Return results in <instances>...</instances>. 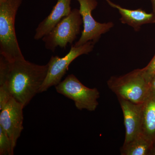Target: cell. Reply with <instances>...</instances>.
<instances>
[{
  "label": "cell",
  "instance_id": "6da1fadb",
  "mask_svg": "<svg viewBox=\"0 0 155 155\" xmlns=\"http://www.w3.org/2000/svg\"><path fill=\"white\" fill-rule=\"evenodd\" d=\"M47 64L40 65L25 60L9 62L0 56V85L24 108L37 94L46 77Z\"/></svg>",
  "mask_w": 155,
  "mask_h": 155
},
{
  "label": "cell",
  "instance_id": "7a4b0ae2",
  "mask_svg": "<svg viewBox=\"0 0 155 155\" xmlns=\"http://www.w3.org/2000/svg\"><path fill=\"white\" fill-rule=\"evenodd\" d=\"M22 0H0V54L9 62L25 60L15 28L17 12Z\"/></svg>",
  "mask_w": 155,
  "mask_h": 155
},
{
  "label": "cell",
  "instance_id": "3957f363",
  "mask_svg": "<svg viewBox=\"0 0 155 155\" xmlns=\"http://www.w3.org/2000/svg\"><path fill=\"white\" fill-rule=\"evenodd\" d=\"M107 85L118 98L137 104L144 102L150 92L149 83L143 69H134L122 76H112Z\"/></svg>",
  "mask_w": 155,
  "mask_h": 155
},
{
  "label": "cell",
  "instance_id": "277c9868",
  "mask_svg": "<svg viewBox=\"0 0 155 155\" xmlns=\"http://www.w3.org/2000/svg\"><path fill=\"white\" fill-rule=\"evenodd\" d=\"M82 23L79 9H73L68 16L61 19L49 33L42 38L46 49L54 52L58 47L65 49L68 44H72L80 33Z\"/></svg>",
  "mask_w": 155,
  "mask_h": 155
},
{
  "label": "cell",
  "instance_id": "5b68a950",
  "mask_svg": "<svg viewBox=\"0 0 155 155\" xmlns=\"http://www.w3.org/2000/svg\"><path fill=\"white\" fill-rule=\"evenodd\" d=\"M55 88L58 93L72 100L80 110L94 111L98 106L100 92L97 89L87 87L73 74L68 75Z\"/></svg>",
  "mask_w": 155,
  "mask_h": 155
},
{
  "label": "cell",
  "instance_id": "8992f818",
  "mask_svg": "<svg viewBox=\"0 0 155 155\" xmlns=\"http://www.w3.org/2000/svg\"><path fill=\"white\" fill-rule=\"evenodd\" d=\"M95 44L93 41H90L79 46H72L69 53L62 58L58 56H52L48 63L47 74L39 93L47 91L51 87L59 84L72 61L81 55L88 54L91 52Z\"/></svg>",
  "mask_w": 155,
  "mask_h": 155
},
{
  "label": "cell",
  "instance_id": "52a82bcc",
  "mask_svg": "<svg viewBox=\"0 0 155 155\" xmlns=\"http://www.w3.org/2000/svg\"><path fill=\"white\" fill-rule=\"evenodd\" d=\"M79 3V12L83 23V30L81 36L74 46L82 45L87 42L95 43L98 41L101 35L107 33L114 26V23L110 22L100 23L93 17L92 12L97 6L96 0H76Z\"/></svg>",
  "mask_w": 155,
  "mask_h": 155
},
{
  "label": "cell",
  "instance_id": "ba28073f",
  "mask_svg": "<svg viewBox=\"0 0 155 155\" xmlns=\"http://www.w3.org/2000/svg\"><path fill=\"white\" fill-rule=\"evenodd\" d=\"M23 108L12 97L0 113V127L11 139L14 148L23 129Z\"/></svg>",
  "mask_w": 155,
  "mask_h": 155
},
{
  "label": "cell",
  "instance_id": "9c48e42d",
  "mask_svg": "<svg viewBox=\"0 0 155 155\" xmlns=\"http://www.w3.org/2000/svg\"><path fill=\"white\" fill-rule=\"evenodd\" d=\"M124 117L125 128L124 143H127L141 132L143 104H137L118 98Z\"/></svg>",
  "mask_w": 155,
  "mask_h": 155
},
{
  "label": "cell",
  "instance_id": "30bf717a",
  "mask_svg": "<svg viewBox=\"0 0 155 155\" xmlns=\"http://www.w3.org/2000/svg\"><path fill=\"white\" fill-rule=\"evenodd\" d=\"M72 0H58L49 15L39 23L35 30L34 39H42L48 34L58 22L71 12Z\"/></svg>",
  "mask_w": 155,
  "mask_h": 155
},
{
  "label": "cell",
  "instance_id": "8fae6325",
  "mask_svg": "<svg viewBox=\"0 0 155 155\" xmlns=\"http://www.w3.org/2000/svg\"><path fill=\"white\" fill-rule=\"evenodd\" d=\"M105 1L109 5L118 10L121 16V22L131 26L135 31L140 30L143 25L155 22V15L153 13H147L141 8L136 10L125 8L110 0Z\"/></svg>",
  "mask_w": 155,
  "mask_h": 155
},
{
  "label": "cell",
  "instance_id": "7c38bea8",
  "mask_svg": "<svg viewBox=\"0 0 155 155\" xmlns=\"http://www.w3.org/2000/svg\"><path fill=\"white\" fill-rule=\"evenodd\" d=\"M141 132L152 142L155 143V91L149 93L143 103Z\"/></svg>",
  "mask_w": 155,
  "mask_h": 155
},
{
  "label": "cell",
  "instance_id": "4fadbf2b",
  "mask_svg": "<svg viewBox=\"0 0 155 155\" xmlns=\"http://www.w3.org/2000/svg\"><path fill=\"white\" fill-rule=\"evenodd\" d=\"M153 143L142 132L127 143L121 149L122 155H150Z\"/></svg>",
  "mask_w": 155,
  "mask_h": 155
},
{
  "label": "cell",
  "instance_id": "5bb4252c",
  "mask_svg": "<svg viewBox=\"0 0 155 155\" xmlns=\"http://www.w3.org/2000/svg\"><path fill=\"white\" fill-rule=\"evenodd\" d=\"M14 150L11 139L2 128L0 127V155H14Z\"/></svg>",
  "mask_w": 155,
  "mask_h": 155
},
{
  "label": "cell",
  "instance_id": "9a60e30c",
  "mask_svg": "<svg viewBox=\"0 0 155 155\" xmlns=\"http://www.w3.org/2000/svg\"><path fill=\"white\" fill-rule=\"evenodd\" d=\"M12 97L8 89L4 86L0 85V110H2Z\"/></svg>",
  "mask_w": 155,
  "mask_h": 155
},
{
  "label": "cell",
  "instance_id": "2e32d148",
  "mask_svg": "<svg viewBox=\"0 0 155 155\" xmlns=\"http://www.w3.org/2000/svg\"><path fill=\"white\" fill-rule=\"evenodd\" d=\"M146 78L150 83V81L155 74V54L149 64L143 68Z\"/></svg>",
  "mask_w": 155,
  "mask_h": 155
},
{
  "label": "cell",
  "instance_id": "e0dca14e",
  "mask_svg": "<svg viewBox=\"0 0 155 155\" xmlns=\"http://www.w3.org/2000/svg\"><path fill=\"white\" fill-rule=\"evenodd\" d=\"M149 86L150 90L155 91V74L150 81Z\"/></svg>",
  "mask_w": 155,
  "mask_h": 155
},
{
  "label": "cell",
  "instance_id": "ac0fdd59",
  "mask_svg": "<svg viewBox=\"0 0 155 155\" xmlns=\"http://www.w3.org/2000/svg\"><path fill=\"white\" fill-rule=\"evenodd\" d=\"M153 7V13L155 15V0H150Z\"/></svg>",
  "mask_w": 155,
  "mask_h": 155
},
{
  "label": "cell",
  "instance_id": "d6986e66",
  "mask_svg": "<svg viewBox=\"0 0 155 155\" xmlns=\"http://www.w3.org/2000/svg\"><path fill=\"white\" fill-rule=\"evenodd\" d=\"M150 155H155V143L153 145L152 149L151 152L150 153Z\"/></svg>",
  "mask_w": 155,
  "mask_h": 155
}]
</instances>
